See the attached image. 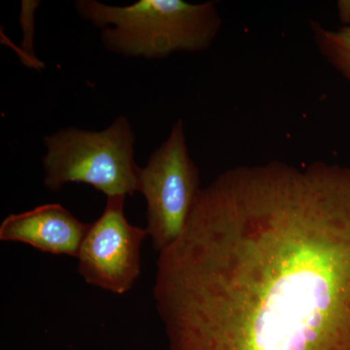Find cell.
Wrapping results in <instances>:
<instances>
[{
  "label": "cell",
  "instance_id": "obj_9",
  "mask_svg": "<svg viewBox=\"0 0 350 350\" xmlns=\"http://www.w3.org/2000/svg\"><path fill=\"white\" fill-rule=\"evenodd\" d=\"M337 6L340 22L345 25H350V0L338 1Z\"/></svg>",
  "mask_w": 350,
  "mask_h": 350
},
{
  "label": "cell",
  "instance_id": "obj_1",
  "mask_svg": "<svg viewBox=\"0 0 350 350\" xmlns=\"http://www.w3.org/2000/svg\"><path fill=\"white\" fill-rule=\"evenodd\" d=\"M153 298L169 350H350V167L218 175L159 253Z\"/></svg>",
  "mask_w": 350,
  "mask_h": 350
},
{
  "label": "cell",
  "instance_id": "obj_8",
  "mask_svg": "<svg viewBox=\"0 0 350 350\" xmlns=\"http://www.w3.org/2000/svg\"><path fill=\"white\" fill-rule=\"evenodd\" d=\"M39 1H29L24 0L22 1V9L20 13V24L23 29L22 48L20 49V57L24 62L25 66L29 68H44V64L41 63L33 50L34 41V13L36 8L39 6Z\"/></svg>",
  "mask_w": 350,
  "mask_h": 350
},
{
  "label": "cell",
  "instance_id": "obj_2",
  "mask_svg": "<svg viewBox=\"0 0 350 350\" xmlns=\"http://www.w3.org/2000/svg\"><path fill=\"white\" fill-rule=\"evenodd\" d=\"M83 20L100 27L105 49L125 57L165 59L172 53L208 49L222 20L214 2L139 0L111 6L96 0H77Z\"/></svg>",
  "mask_w": 350,
  "mask_h": 350
},
{
  "label": "cell",
  "instance_id": "obj_4",
  "mask_svg": "<svg viewBox=\"0 0 350 350\" xmlns=\"http://www.w3.org/2000/svg\"><path fill=\"white\" fill-rule=\"evenodd\" d=\"M200 172L189 154L183 121L140 170L139 192L146 200L147 232L157 252L181 236L200 190Z\"/></svg>",
  "mask_w": 350,
  "mask_h": 350
},
{
  "label": "cell",
  "instance_id": "obj_5",
  "mask_svg": "<svg viewBox=\"0 0 350 350\" xmlns=\"http://www.w3.org/2000/svg\"><path fill=\"white\" fill-rule=\"evenodd\" d=\"M126 196L107 197L100 217L91 223L80 247L77 271L83 280L110 293L130 291L140 275V248L146 229L126 220Z\"/></svg>",
  "mask_w": 350,
  "mask_h": 350
},
{
  "label": "cell",
  "instance_id": "obj_3",
  "mask_svg": "<svg viewBox=\"0 0 350 350\" xmlns=\"http://www.w3.org/2000/svg\"><path fill=\"white\" fill-rule=\"evenodd\" d=\"M43 142L44 185L52 192L72 182L93 186L107 197L139 192L142 167L135 163V135L125 116L105 130L62 129Z\"/></svg>",
  "mask_w": 350,
  "mask_h": 350
},
{
  "label": "cell",
  "instance_id": "obj_7",
  "mask_svg": "<svg viewBox=\"0 0 350 350\" xmlns=\"http://www.w3.org/2000/svg\"><path fill=\"white\" fill-rule=\"evenodd\" d=\"M315 45L327 62L350 83V25L329 29L312 23Z\"/></svg>",
  "mask_w": 350,
  "mask_h": 350
},
{
  "label": "cell",
  "instance_id": "obj_6",
  "mask_svg": "<svg viewBox=\"0 0 350 350\" xmlns=\"http://www.w3.org/2000/svg\"><path fill=\"white\" fill-rule=\"evenodd\" d=\"M91 223L78 220L59 204L10 214L0 225V241L29 244L42 252L77 258Z\"/></svg>",
  "mask_w": 350,
  "mask_h": 350
}]
</instances>
